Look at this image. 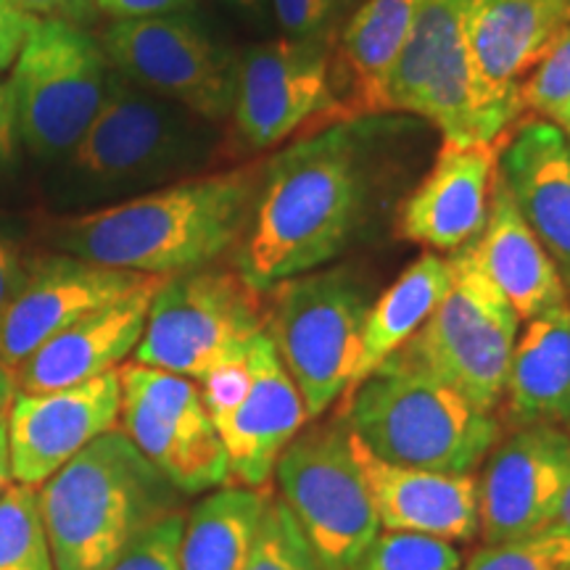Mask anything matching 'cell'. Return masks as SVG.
I'll return each mask as SVG.
<instances>
[{
  "label": "cell",
  "instance_id": "cell-12",
  "mask_svg": "<svg viewBox=\"0 0 570 570\" xmlns=\"http://www.w3.org/2000/svg\"><path fill=\"white\" fill-rule=\"evenodd\" d=\"M117 373L122 386L119 428L142 458L183 494L227 487V452L198 383L140 362H125Z\"/></svg>",
  "mask_w": 570,
  "mask_h": 570
},
{
  "label": "cell",
  "instance_id": "cell-19",
  "mask_svg": "<svg viewBox=\"0 0 570 570\" xmlns=\"http://www.w3.org/2000/svg\"><path fill=\"white\" fill-rule=\"evenodd\" d=\"M146 277L151 275L92 265L69 254L35 259L24 288L0 323V360L17 370L48 338L132 294Z\"/></svg>",
  "mask_w": 570,
  "mask_h": 570
},
{
  "label": "cell",
  "instance_id": "cell-25",
  "mask_svg": "<svg viewBox=\"0 0 570 570\" xmlns=\"http://www.w3.org/2000/svg\"><path fill=\"white\" fill-rule=\"evenodd\" d=\"M468 248L481 273L525 323L570 298L566 277L523 219L499 173L487 225Z\"/></svg>",
  "mask_w": 570,
  "mask_h": 570
},
{
  "label": "cell",
  "instance_id": "cell-3",
  "mask_svg": "<svg viewBox=\"0 0 570 570\" xmlns=\"http://www.w3.org/2000/svg\"><path fill=\"white\" fill-rule=\"evenodd\" d=\"M175 494L122 428L92 439L38 489L56 570H106L175 512Z\"/></svg>",
  "mask_w": 570,
  "mask_h": 570
},
{
  "label": "cell",
  "instance_id": "cell-23",
  "mask_svg": "<svg viewBox=\"0 0 570 570\" xmlns=\"http://www.w3.org/2000/svg\"><path fill=\"white\" fill-rule=\"evenodd\" d=\"M499 177L570 291V146L562 127L518 119L499 146Z\"/></svg>",
  "mask_w": 570,
  "mask_h": 570
},
{
  "label": "cell",
  "instance_id": "cell-15",
  "mask_svg": "<svg viewBox=\"0 0 570 570\" xmlns=\"http://www.w3.org/2000/svg\"><path fill=\"white\" fill-rule=\"evenodd\" d=\"M566 24L570 6L562 0H468V51L483 114L499 140L523 119L520 88Z\"/></svg>",
  "mask_w": 570,
  "mask_h": 570
},
{
  "label": "cell",
  "instance_id": "cell-37",
  "mask_svg": "<svg viewBox=\"0 0 570 570\" xmlns=\"http://www.w3.org/2000/svg\"><path fill=\"white\" fill-rule=\"evenodd\" d=\"M32 17L19 9L13 0H0V71L11 69L30 32Z\"/></svg>",
  "mask_w": 570,
  "mask_h": 570
},
{
  "label": "cell",
  "instance_id": "cell-2",
  "mask_svg": "<svg viewBox=\"0 0 570 570\" xmlns=\"http://www.w3.org/2000/svg\"><path fill=\"white\" fill-rule=\"evenodd\" d=\"M262 164L185 177L130 202L53 225L63 254L125 273L169 277L209 267L238 248L252 219Z\"/></svg>",
  "mask_w": 570,
  "mask_h": 570
},
{
  "label": "cell",
  "instance_id": "cell-46",
  "mask_svg": "<svg viewBox=\"0 0 570 570\" xmlns=\"http://www.w3.org/2000/svg\"><path fill=\"white\" fill-rule=\"evenodd\" d=\"M562 132H566V138H568V146H570V125H568V127H562Z\"/></svg>",
  "mask_w": 570,
  "mask_h": 570
},
{
  "label": "cell",
  "instance_id": "cell-24",
  "mask_svg": "<svg viewBox=\"0 0 570 570\" xmlns=\"http://www.w3.org/2000/svg\"><path fill=\"white\" fill-rule=\"evenodd\" d=\"M423 0H360L331 51V85L346 119L389 114V80Z\"/></svg>",
  "mask_w": 570,
  "mask_h": 570
},
{
  "label": "cell",
  "instance_id": "cell-6",
  "mask_svg": "<svg viewBox=\"0 0 570 570\" xmlns=\"http://www.w3.org/2000/svg\"><path fill=\"white\" fill-rule=\"evenodd\" d=\"M518 327L515 309L481 273L465 246L452 254V283L446 294L396 354L436 375L473 407L494 412L508 389Z\"/></svg>",
  "mask_w": 570,
  "mask_h": 570
},
{
  "label": "cell",
  "instance_id": "cell-41",
  "mask_svg": "<svg viewBox=\"0 0 570 570\" xmlns=\"http://www.w3.org/2000/svg\"><path fill=\"white\" fill-rule=\"evenodd\" d=\"M17 370L11 365H6L3 360H0V415H6L11 407L13 396H17Z\"/></svg>",
  "mask_w": 570,
  "mask_h": 570
},
{
  "label": "cell",
  "instance_id": "cell-18",
  "mask_svg": "<svg viewBox=\"0 0 570 570\" xmlns=\"http://www.w3.org/2000/svg\"><path fill=\"white\" fill-rule=\"evenodd\" d=\"M499 146L502 142L441 140L431 169L399 204V238L446 254L473 244L489 219Z\"/></svg>",
  "mask_w": 570,
  "mask_h": 570
},
{
  "label": "cell",
  "instance_id": "cell-30",
  "mask_svg": "<svg viewBox=\"0 0 570 570\" xmlns=\"http://www.w3.org/2000/svg\"><path fill=\"white\" fill-rule=\"evenodd\" d=\"M354 570H462L452 541L407 531H377Z\"/></svg>",
  "mask_w": 570,
  "mask_h": 570
},
{
  "label": "cell",
  "instance_id": "cell-29",
  "mask_svg": "<svg viewBox=\"0 0 570 570\" xmlns=\"http://www.w3.org/2000/svg\"><path fill=\"white\" fill-rule=\"evenodd\" d=\"M0 570H56L38 489L11 483L0 494Z\"/></svg>",
  "mask_w": 570,
  "mask_h": 570
},
{
  "label": "cell",
  "instance_id": "cell-20",
  "mask_svg": "<svg viewBox=\"0 0 570 570\" xmlns=\"http://www.w3.org/2000/svg\"><path fill=\"white\" fill-rule=\"evenodd\" d=\"M248 373L252 381L246 396L233 415L217 425V433L227 452L230 483L265 489L277 460L302 433L309 412L267 331L248 348Z\"/></svg>",
  "mask_w": 570,
  "mask_h": 570
},
{
  "label": "cell",
  "instance_id": "cell-10",
  "mask_svg": "<svg viewBox=\"0 0 570 570\" xmlns=\"http://www.w3.org/2000/svg\"><path fill=\"white\" fill-rule=\"evenodd\" d=\"M214 148V125L111 69L101 109L69 154V167L92 183H138L190 169Z\"/></svg>",
  "mask_w": 570,
  "mask_h": 570
},
{
  "label": "cell",
  "instance_id": "cell-44",
  "mask_svg": "<svg viewBox=\"0 0 570 570\" xmlns=\"http://www.w3.org/2000/svg\"><path fill=\"white\" fill-rule=\"evenodd\" d=\"M225 3L235 6V9H256V6H259L262 0H225Z\"/></svg>",
  "mask_w": 570,
  "mask_h": 570
},
{
  "label": "cell",
  "instance_id": "cell-31",
  "mask_svg": "<svg viewBox=\"0 0 570 570\" xmlns=\"http://www.w3.org/2000/svg\"><path fill=\"white\" fill-rule=\"evenodd\" d=\"M465 570H570V529L547 525L525 537L483 544Z\"/></svg>",
  "mask_w": 570,
  "mask_h": 570
},
{
  "label": "cell",
  "instance_id": "cell-13",
  "mask_svg": "<svg viewBox=\"0 0 570 570\" xmlns=\"http://www.w3.org/2000/svg\"><path fill=\"white\" fill-rule=\"evenodd\" d=\"M98 42L111 69L125 80L214 127L227 125L238 56L214 42L194 21L177 13L111 21Z\"/></svg>",
  "mask_w": 570,
  "mask_h": 570
},
{
  "label": "cell",
  "instance_id": "cell-5",
  "mask_svg": "<svg viewBox=\"0 0 570 570\" xmlns=\"http://www.w3.org/2000/svg\"><path fill=\"white\" fill-rule=\"evenodd\" d=\"M269 312L238 269L198 267L164 277L156 288L135 362L202 381L246 360Z\"/></svg>",
  "mask_w": 570,
  "mask_h": 570
},
{
  "label": "cell",
  "instance_id": "cell-43",
  "mask_svg": "<svg viewBox=\"0 0 570 570\" xmlns=\"http://www.w3.org/2000/svg\"><path fill=\"white\" fill-rule=\"evenodd\" d=\"M552 525H562V529H570V483L566 489V497H562V502H560L558 518H554Z\"/></svg>",
  "mask_w": 570,
  "mask_h": 570
},
{
  "label": "cell",
  "instance_id": "cell-1",
  "mask_svg": "<svg viewBox=\"0 0 570 570\" xmlns=\"http://www.w3.org/2000/svg\"><path fill=\"white\" fill-rule=\"evenodd\" d=\"M399 114L320 127L262 164L252 219L235 269L259 294L344 252L367 223L412 142Z\"/></svg>",
  "mask_w": 570,
  "mask_h": 570
},
{
  "label": "cell",
  "instance_id": "cell-8",
  "mask_svg": "<svg viewBox=\"0 0 570 570\" xmlns=\"http://www.w3.org/2000/svg\"><path fill=\"white\" fill-rule=\"evenodd\" d=\"M111 63L80 24L32 19L11 67L17 138L40 159H61L88 130L109 88Z\"/></svg>",
  "mask_w": 570,
  "mask_h": 570
},
{
  "label": "cell",
  "instance_id": "cell-28",
  "mask_svg": "<svg viewBox=\"0 0 570 570\" xmlns=\"http://www.w3.org/2000/svg\"><path fill=\"white\" fill-rule=\"evenodd\" d=\"M269 502L267 487L227 483L206 494L183 523L180 570H246Z\"/></svg>",
  "mask_w": 570,
  "mask_h": 570
},
{
  "label": "cell",
  "instance_id": "cell-47",
  "mask_svg": "<svg viewBox=\"0 0 570 570\" xmlns=\"http://www.w3.org/2000/svg\"><path fill=\"white\" fill-rule=\"evenodd\" d=\"M562 3H568V6H570V0H562Z\"/></svg>",
  "mask_w": 570,
  "mask_h": 570
},
{
  "label": "cell",
  "instance_id": "cell-42",
  "mask_svg": "<svg viewBox=\"0 0 570 570\" xmlns=\"http://www.w3.org/2000/svg\"><path fill=\"white\" fill-rule=\"evenodd\" d=\"M9 415V412H6ZM6 415H0V494L11 487V462H9V431H6Z\"/></svg>",
  "mask_w": 570,
  "mask_h": 570
},
{
  "label": "cell",
  "instance_id": "cell-45",
  "mask_svg": "<svg viewBox=\"0 0 570 570\" xmlns=\"http://www.w3.org/2000/svg\"><path fill=\"white\" fill-rule=\"evenodd\" d=\"M341 3H344V11H346V9H354V6L360 3V0H341Z\"/></svg>",
  "mask_w": 570,
  "mask_h": 570
},
{
  "label": "cell",
  "instance_id": "cell-35",
  "mask_svg": "<svg viewBox=\"0 0 570 570\" xmlns=\"http://www.w3.org/2000/svg\"><path fill=\"white\" fill-rule=\"evenodd\" d=\"M248 381H252V373H248V356L246 360L212 370L209 375H204L202 381H198L204 407L209 412L214 428L223 425L225 420L233 415V410L238 407L240 399L246 396Z\"/></svg>",
  "mask_w": 570,
  "mask_h": 570
},
{
  "label": "cell",
  "instance_id": "cell-7",
  "mask_svg": "<svg viewBox=\"0 0 570 570\" xmlns=\"http://www.w3.org/2000/svg\"><path fill=\"white\" fill-rule=\"evenodd\" d=\"M370 304L365 285L346 269L304 273L273 288L267 333L309 417L352 389Z\"/></svg>",
  "mask_w": 570,
  "mask_h": 570
},
{
  "label": "cell",
  "instance_id": "cell-16",
  "mask_svg": "<svg viewBox=\"0 0 570 570\" xmlns=\"http://www.w3.org/2000/svg\"><path fill=\"white\" fill-rule=\"evenodd\" d=\"M570 483V431L520 425L491 449L479 479V533L487 544L554 523Z\"/></svg>",
  "mask_w": 570,
  "mask_h": 570
},
{
  "label": "cell",
  "instance_id": "cell-4",
  "mask_svg": "<svg viewBox=\"0 0 570 570\" xmlns=\"http://www.w3.org/2000/svg\"><path fill=\"white\" fill-rule=\"evenodd\" d=\"M346 431L375 458L436 473H475L502 439V425L402 354L352 391Z\"/></svg>",
  "mask_w": 570,
  "mask_h": 570
},
{
  "label": "cell",
  "instance_id": "cell-34",
  "mask_svg": "<svg viewBox=\"0 0 570 570\" xmlns=\"http://www.w3.org/2000/svg\"><path fill=\"white\" fill-rule=\"evenodd\" d=\"M275 17L285 38L291 40H331L344 13L341 0H273Z\"/></svg>",
  "mask_w": 570,
  "mask_h": 570
},
{
  "label": "cell",
  "instance_id": "cell-40",
  "mask_svg": "<svg viewBox=\"0 0 570 570\" xmlns=\"http://www.w3.org/2000/svg\"><path fill=\"white\" fill-rule=\"evenodd\" d=\"M17 111H13V92L9 80H0V164H6L17 148Z\"/></svg>",
  "mask_w": 570,
  "mask_h": 570
},
{
  "label": "cell",
  "instance_id": "cell-26",
  "mask_svg": "<svg viewBox=\"0 0 570 570\" xmlns=\"http://www.w3.org/2000/svg\"><path fill=\"white\" fill-rule=\"evenodd\" d=\"M504 399L518 428L570 431V298L529 320L518 336Z\"/></svg>",
  "mask_w": 570,
  "mask_h": 570
},
{
  "label": "cell",
  "instance_id": "cell-11",
  "mask_svg": "<svg viewBox=\"0 0 570 570\" xmlns=\"http://www.w3.org/2000/svg\"><path fill=\"white\" fill-rule=\"evenodd\" d=\"M275 475L283 504L320 570H354L381 523L356 468L346 425L312 428L296 436L277 460Z\"/></svg>",
  "mask_w": 570,
  "mask_h": 570
},
{
  "label": "cell",
  "instance_id": "cell-36",
  "mask_svg": "<svg viewBox=\"0 0 570 570\" xmlns=\"http://www.w3.org/2000/svg\"><path fill=\"white\" fill-rule=\"evenodd\" d=\"M27 277H30V265H27L19 244L6 233H0V323H3L11 304L17 302Z\"/></svg>",
  "mask_w": 570,
  "mask_h": 570
},
{
  "label": "cell",
  "instance_id": "cell-21",
  "mask_svg": "<svg viewBox=\"0 0 570 570\" xmlns=\"http://www.w3.org/2000/svg\"><path fill=\"white\" fill-rule=\"evenodd\" d=\"M164 277H146L132 294L90 312L75 325L35 348L17 367V386L24 394L80 386L111 373L135 352L148 323L154 294Z\"/></svg>",
  "mask_w": 570,
  "mask_h": 570
},
{
  "label": "cell",
  "instance_id": "cell-22",
  "mask_svg": "<svg viewBox=\"0 0 570 570\" xmlns=\"http://www.w3.org/2000/svg\"><path fill=\"white\" fill-rule=\"evenodd\" d=\"M352 452L386 531L470 541L479 533V479L473 473H436L375 458L352 433Z\"/></svg>",
  "mask_w": 570,
  "mask_h": 570
},
{
  "label": "cell",
  "instance_id": "cell-32",
  "mask_svg": "<svg viewBox=\"0 0 570 570\" xmlns=\"http://www.w3.org/2000/svg\"><path fill=\"white\" fill-rule=\"evenodd\" d=\"M246 570H320L294 515L277 499L265 512Z\"/></svg>",
  "mask_w": 570,
  "mask_h": 570
},
{
  "label": "cell",
  "instance_id": "cell-38",
  "mask_svg": "<svg viewBox=\"0 0 570 570\" xmlns=\"http://www.w3.org/2000/svg\"><path fill=\"white\" fill-rule=\"evenodd\" d=\"M13 3L24 13H30L32 19H56L80 27L88 24L98 13L96 0H13Z\"/></svg>",
  "mask_w": 570,
  "mask_h": 570
},
{
  "label": "cell",
  "instance_id": "cell-27",
  "mask_svg": "<svg viewBox=\"0 0 570 570\" xmlns=\"http://www.w3.org/2000/svg\"><path fill=\"white\" fill-rule=\"evenodd\" d=\"M452 283V256L428 252L383 291L377 302L370 304L365 333H362V356L352 389L373 375L383 362L391 360L410 344V338L436 309L441 296Z\"/></svg>",
  "mask_w": 570,
  "mask_h": 570
},
{
  "label": "cell",
  "instance_id": "cell-39",
  "mask_svg": "<svg viewBox=\"0 0 570 570\" xmlns=\"http://www.w3.org/2000/svg\"><path fill=\"white\" fill-rule=\"evenodd\" d=\"M194 0H96V9L111 17V21L125 19H151L180 13Z\"/></svg>",
  "mask_w": 570,
  "mask_h": 570
},
{
  "label": "cell",
  "instance_id": "cell-17",
  "mask_svg": "<svg viewBox=\"0 0 570 570\" xmlns=\"http://www.w3.org/2000/svg\"><path fill=\"white\" fill-rule=\"evenodd\" d=\"M119 407L122 386L117 370L80 386L42 394L17 391L6 415L13 483L40 489L92 439L119 425Z\"/></svg>",
  "mask_w": 570,
  "mask_h": 570
},
{
  "label": "cell",
  "instance_id": "cell-9",
  "mask_svg": "<svg viewBox=\"0 0 570 570\" xmlns=\"http://www.w3.org/2000/svg\"><path fill=\"white\" fill-rule=\"evenodd\" d=\"M331 40H269L238 56L230 154L277 151L302 132L344 122L331 85Z\"/></svg>",
  "mask_w": 570,
  "mask_h": 570
},
{
  "label": "cell",
  "instance_id": "cell-33",
  "mask_svg": "<svg viewBox=\"0 0 570 570\" xmlns=\"http://www.w3.org/2000/svg\"><path fill=\"white\" fill-rule=\"evenodd\" d=\"M183 512H169L148 525L106 570H180Z\"/></svg>",
  "mask_w": 570,
  "mask_h": 570
},
{
  "label": "cell",
  "instance_id": "cell-14",
  "mask_svg": "<svg viewBox=\"0 0 570 570\" xmlns=\"http://www.w3.org/2000/svg\"><path fill=\"white\" fill-rule=\"evenodd\" d=\"M468 0H423L389 80V114L425 119L441 140L502 142L483 114L465 40Z\"/></svg>",
  "mask_w": 570,
  "mask_h": 570
}]
</instances>
